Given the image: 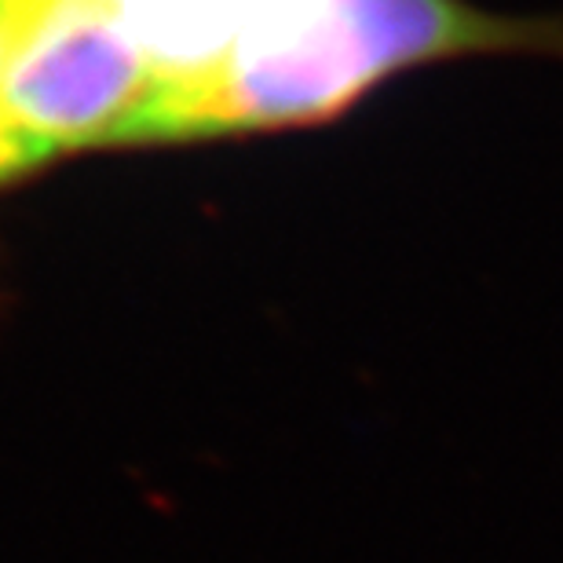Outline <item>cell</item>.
I'll return each instance as SVG.
<instances>
[{
    "mask_svg": "<svg viewBox=\"0 0 563 563\" xmlns=\"http://www.w3.org/2000/svg\"><path fill=\"white\" fill-rule=\"evenodd\" d=\"M563 63V11L476 0H272L190 118V143L344 114L402 70L450 59Z\"/></svg>",
    "mask_w": 563,
    "mask_h": 563,
    "instance_id": "cell-1",
    "label": "cell"
},
{
    "mask_svg": "<svg viewBox=\"0 0 563 563\" xmlns=\"http://www.w3.org/2000/svg\"><path fill=\"white\" fill-rule=\"evenodd\" d=\"M168 88L107 0H8L0 187L92 146L165 143Z\"/></svg>",
    "mask_w": 563,
    "mask_h": 563,
    "instance_id": "cell-2",
    "label": "cell"
},
{
    "mask_svg": "<svg viewBox=\"0 0 563 563\" xmlns=\"http://www.w3.org/2000/svg\"><path fill=\"white\" fill-rule=\"evenodd\" d=\"M272 0H107L168 88L165 143H190V118Z\"/></svg>",
    "mask_w": 563,
    "mask_h": 563,
    "instance_id": "cell-3",
    "label": "cell"
},
{
    "mask_svg": "<svg viewBox=\"0 0 563 563\" xmlns=\"http://www.w3.org/2000/svg\"><path fill=\"white\" fill-rule=\"evenodd\" d=\"M4 11H8V0H0V41H4Z\"/></svg>",
    "mask_w": 563,
    "mask_h": 563,
    "instance_id": "cell-4",
    "label": "cell"
}]
</instances>
